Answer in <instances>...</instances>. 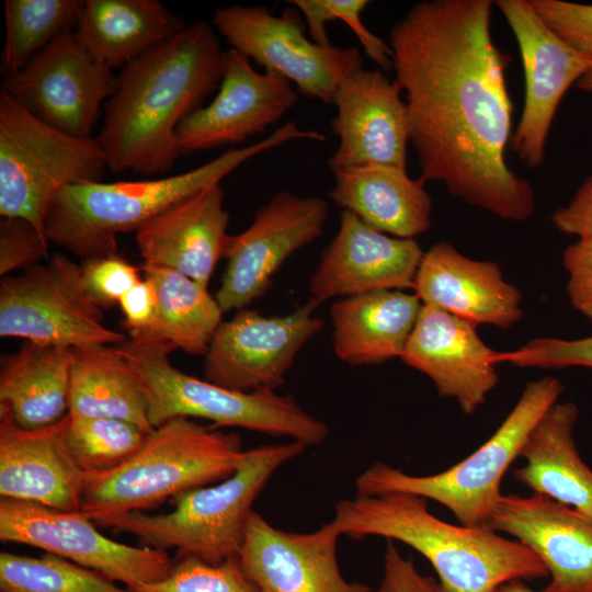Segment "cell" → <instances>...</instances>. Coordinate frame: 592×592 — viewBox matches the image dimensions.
<instances>
[{
  "instance_id": "obj_1",
  "label": "cell",
  "mask_w": 592,
  "mask_h": 592,
  "mask_svg": "<svg viewBox=\"0 0 592 592\" xmlns=\"http://www.w3.org/2000/svg\"><path fill=\"white\" fill-rule=\"evenodd\" d=\"M490 0L421 1L389 31L421 177L502 219L535 212L531 184L505 159L513 105Z\"/></svg>"
},
{
  "instance_id": "obj_2",
  "label": "cell",
  "mask_w": 592,
  "mask_h": 592,
  "mask_svg": "<svg viewBox=\"0 0 592 592\" xmlns=\"http://www.w3.org/2000/svg\"><path fill=\"white\" fill-rule=\"evenodd\" d=\"M223 56L213 26L201 20L126 65L96 136L107 169L168 172L181 156L177 128L219 88Z\"/></svg>"
},
{
  "instance_id": "obj_3",
  "label": "cell",
  "mask_w": 592,
  "mask_h": 592,
  "mask_svg": "<svg viewBox=\"0 0 592 592\" xmlns=\"http://www.w3.org/2000/svg\"><path fill=\"white\" fill-rule=\"evenodd\" d=\"M354 539L401 542L432 565L444 592H494L513 580L546 578L540 559L517 540L486 527L453 525L433 515L426 499L403 492L339 500L331 520Z\"/></svg>"
},
{
  "instance_id": "obj_4",
  "label": "cell",
  "mask_w": 592,
  "mask_h": 592,
  "mask_svg": "<svg viewBox=\"0 0 592 592\" xmlns=\"http://www.w3.org/2000/svg\"><path fill=\"white\" fill-rule=\"evenodd\" d=\"M296 139L325 140L317 130L294 121L250 146L229 149L183 173L136 181L90 182L64 187L45 219L48 242L82 260L117 253V235L137 231L150 219L202 187L220 183L247 160Z\"/></svg>"
},
{
  "instance_id": "obj_5",
  "label": "cell",
  "mask_w": 592,
  "mask_h": 592,
  "mask_svg": "<svg viewBox=\"0 0 592 592\" xmlns=\"http://www.w3.org/2000/svg\"><path fill=\"white\" fill-rule=\"evenodd\" d=\"M237 433L177 417L153 428L119 467L84 473L80 511L95 523L146 512L194 488L230 477L243 462Z\"/></svg>"
},
{
  "instance_id": "obj_6",
  "label": "cell",
  "mask_w": 592,
  "mask_h": 592,
  "mask_svg": "<svg viewBox=\"0 0 592 592\" xmlns=\"http://www.w3.org/2000/svg\"><path fill=\"white\" fill-rule=\"evenodd\" d=\"M305 449L297 441L247 449L230 477L174 497L171 512H130L96 524L130 534L143 546L162 551L174 548L178 559L220 563L239 557L254 500L273 474Z\"/></svg>"
},
{
  "instance_id": "obj_7",
  "label": "cell",
  "mask_w": 592,
  "mask_h": 592,
  "mask_svg": "<svg viewBox=\"0 0 592 592\" xmlns=\"http://www.w3.org/2000/svg\"><path fill=\"white\" fill-rule=\"evenodd\" d=\"M121 349L144 383L152 428L185 417L208 420L216 429L237 426L287 436L306 447L328 436V426L291 395L270 389L237 391L191 376L171 364L168 356L174 349L166 342L129 339Z\"/></svg>"
},
{
  "instance_id": "obj_8",
  "label": "cell",
  "mask_w": 592,
  "mask_h": 592,
  "mask_svg": "<svg viewBox=\"0 0 592 592\" xmlns=\"http://www.w3.org/2000/svg\"><path fill=\"white\" fill-rule=\"evenodd\" d=\"M562 391V383L555 377L528 382L496 432L464 460L428 476L408 475L385 463H375L357 476L356 494L411 493L444 505L462 525L481 527L502 496L503 475Z\"/></svg>"
},
{
  "instance_id": "obj_9",
  "label": "cell",
  "mask_w": 592,
  "mask_h": 592,
  "mask_svg": "<svg viewBox=\"0 0 592 592\" xmlns=\"http://www.w3.org/2000/svg\"><path fill=\"white\" fill-rule=\"evenodd\" d=\"M106 167L96 137L79 138L42 122L0 93V215L45 235L47 212L66 186L100 182Z\"/></svg>"
},
{
  "instance_id": "obj_10",
  "label": "cell",
  "mask_w": 592,
  "mask_h": 592,
  "mask_svg": "<svg viewBox=\"0 0 592 592\" xmlns=\"http://www.w3.org/2000/svg\"><path fill=\"white\" fill-rule=\"evenodd\" d=\"M0 337L80 349L126 342L103 323L87 293L81 265L61 253L0 283Z\"/></svg>"
},
{
  "instance_id": "obj_11",
  "label": "cell",
  "mask_w": 592,
  "mask_h": 592,
  "mask_svg": "<svg viewBox=\"0 0 592 592\" xmlns=\"http://www.w3.org/2000/svg\"><path fill=\"white\" fill-rule=\"evenodd\" d=\"M212 21L231 48L283 76L308 99L332 104L340 81L363 68L358 48L308 39L298 9L287 7L276 16L265 5L232 4L217 9Z\"/></svg>"
},
{
  "instance_id": "obj_12",
  "label": "cell",
  "mask_w": 592,
  "mask_h": 592,
  "mask_svg": "<svg viewBox=\"0 0 592 592\" xmlns=\"http://www.w3.org/2000/svg\"><path fill=\"white\" fill-rule=\"evenodd\" d=\"M117 76L78 41L75 30L55 38L23 69L4 77L1 92L47 125L89 138Z\"/></svg>"
},
{
  "instance_id": "obj_13",
  "label": "cell",
  "mask_w": 592,
  "mask_h": 592,
  "mask_svg": "<svg viewBox=\"0 0 592 592\" xmlns=\"http://www.w3.org/2000/svg\"><path fill=\"white\" fill-rule=\"evenodd\" d=\"M81 511L0 499V540L39 548L128 585L164 579L174 561L167 551L113 540Z\"/></svg>"
},
{
  "instance_id": "obj_14",
  "label": "cell",
  "mask_w": 592,
  "mask_h": 592,
  "mask_svg": "<svg viewBox=\"0 0 592 592\" xmlns=\"http://www.w3.org/2000/svg\"><path fill=\"white\" fill-rule=\"evenodd\" d=\"M312 298L291 314L240 309L221 321L205 354L204 379L243 392L276 390L304 348L325 326Z\"/></svg>"
},
{
  "instance_id": "obj_15",
  "label": "cell",
  "mask_w": 592,
  "mask_h": 592,
  "mask_svg": "<svg viewBox=\"0 0 592 592\" xmlns=\"http://www.w3.org/2000/svg\"><path fill=\"white\" fill-rule=\"evenodd\" d=\"M328 214L321 196L281 191L257 210L246 230L230 235L215 295L223 312L243 309L264 296L283 263L322 235Z\"/></svg>"
},
{
  "instance_id": "obj_16",
  "label": "cell",
  "mask_w": 592,
  "mask_h": 592,
  "mask_svg": "<svg viewBox=\"0 0 592 592\" xmlns=\"http://www.w3.org/2000/svg\"><path fill=\"white\" fill-rule=\"evenodd\" d=\"M517 42L525 78L524 104L510 146L530 168L545 161L546 141L558 105L592 65L560 38L535 12L530 0H498Z\"/></svg>"
},
{
  "instance_id": "obj_17",
  "label": "cell",
  "mask_w": 592,
  "mask_h": 592,
  "mask_svg": "<svg viewBox=\"0 0 592 592\" xmlns=\"http://www.w3.org/2000/svg\"><path fill=\"white\" fill-rule=\"evenodd\" d=\"M298 101L283 76L257 71L240 52L224 50L223 77L214 100L187 115L177 128L180 155L236 145L262 134Z\"/></svg>"
},
{
  "instance_id": "obj_18",
  "label": "cell",
  "mask_w": 592,
  "mask_h": 592,
  "mask_svg": "<svg viewBox=\"0 0 592 592\" xmlns=\"http://www.w3.org/2000/svg\"><path fill=\"white\" fill-rule=\"evenodd\" d=\"M401 92L379 69L362 68L340 81L332 100L337 115L330 122L339 138L328 160L332 171L367 164L406 169L410 129Z\"/></svg>"
},
{
  "instance_id": "obj_19",
  "label": "cell",
  "mask_w": 592,
  "mask_h": 592,
  "mask_svg": "<svg viewBox=\"0 0 592 592\" xmlns=\"http://www.w3.org/2000/svg\"><path fill=\"white\" fill-rule=\"evenodd\" d=\"M340 535L332 521L315 532L292 533L253 511L240 565L259 592H373L371 585L342 576L337 559Z\"/></svg>"
},
{
  "instance_id": "obj_20",
  "label": "cell",
  "mask_w": 592,
  "mask_h": 592,
  "mask_svg": "<svg viewBox=\"0 0 592 592\" xmlns=\"http://www.w3.org/2000/svg\"><path fill=\"white\" fill-rule=\"evenodd\" d=\"M482 527L530 548L550 576L542 592H592V517L534 493L502 494Z\"/></svg>"
},
{
  "instance_id": "obj_21",
  "label": "cell",
  "mask_w": 592,
  "mask_h": 592,
  "mask_svg": "<svg viewBox=\"0 0 592 592\" xmlns=\"http://www.w3.org/2000/svg\"><path fill=\"white\" fill-rule=\"evenodd\" d=\"M422 255L414 239L386 235L341 210L338 231L310 277L309 293L320 304L334 297L412 288Z\"/></svg>"
},
{
  "instance_id": "obj_22",
  "label": "cell",
  "mask_w": 592,
  "mask_h": 592,
  "mask_svg": "<svg viewBox=\"0 0 592 592\" xmlns=\"http://www.w3.org/2000/svg\"><path fill=\"white\" fill-rule=\"evenodd\" d=\"M477 326L423 305L401 360L426 375L442 397L453 398L473 414L498 384L494 357Z\"/></svg>"
},
{
  "instance_id": "obj_23",
  "label": "cell",
  "mask_w": 592,
  "mask_h": 592,
  "mask_svg": "<svg viewBox=\"0 0 592 592\" xmlns=\"http://www.w3.org/2000/svg\"><path fill=\"white\" fill-rule=\"evenodd\" d=\"M412 289L423 305L475 326L509 329L524 315L520 289L497 263L468 258L446 241L423 252Z\"/></svg>"
},
{
  "instance_id": "obj_24",
  "label": "cell",
  "mask_w": 592,
  "mask_h": 592,
  "mask_svg": "<svg viewBox=\"0 0 592 592\" xmlns=\"http://www.w3.org/2000/svg\"><path fill=\"white\" fill-rule=\"evenodd\" d=\"M220 183L177 202L136 231L144 265L175 270L208 287L230 238Z\"/></svg>"
},
{
  "instance_id": "obj_25",
  "label": "cell",
  "mask_w": 592,
  "mask_h": 592,
  "mask_svg": "<svg viewBox=\"0 0 592 592\" xmlns=\"http://www.w3.org/2000/svg\"><path fill=\"white\" fill-rule=\"evenodd\" d=\"M67 413L35 429L0 415V497L61 511H80L84 473L66 446Z\"/></svg>"
},
{
  "instance_id": "obj_26",
  "label": "cell",
  "mask_w": 592,
  "mask_h": 592,
  "mask_svg": "<svg viewBox=\"0 0 592 592\" xmlns=\"http://www.w3.org/2000/svg\"><path fill=\"white\" fill-rule=\"evenodd\" d=\"M329 197L386 235L413 239L431 227L432 200L425 179H412L406 169L367 164L338 169Z\"/></svg>"
},
{
  "instance_id": "obj_27",
  "label": "cell",
  "mask_w": 592,
  "mask_h": 592,
  "mask_svg": "<svg viewBox=\"0 0 592 592\" xmlns=\"http://www.w3.org/2000/svg\"><path fill=\"white\" fill-rule=\"evenodd\" d=\"M421 308L414 293L402 291L341 298L330 308L334 354L352 366L401 358Z\"/></svg>"
},
{
  "instance_id": "obj_28",
  "label": "cell",
  "mask_w": 592,
  "mask_h": 592,
  "mask_svg": "<svg viewBox=\"0 0 592 592\" xmlns=\"http://www.w3.org/2000/svg\"><path fill=\"white\" fill-rule=\"evenodd\" d=\"M578 415L572 401L549 408L528 434L520 452L525 465L514 469L513 476L534 493L592 517V469L573 439Z\"/></svg>"
},
{
  "instance_id": "obj_29",
  "label": "cell",
  "mask_w": 592,
  "mask_h": 592,
  "mask_svg": "<svg viewBox=\"0 0 592 592\" xmlns=\"http://www.w3.org/2000/svg\"><path fill=\"white\" fill-rule=\"evenodd\" d=\"M72 349L24 340L0 361V415L35 429L68 413Z\"/></svg>"
},
{
  "instance_id": "obj_30",
  "label": "cell",
  "mask_w": 592,
  "mask_h": 592,
  "mask_svg": "<svg viewBox=\"0 0 592 592\" xmlns=\"http://www.w3.org/2000/svg\"><path fill=\"white\" fill-rule=\"evenodd\" d=\"M158 0H84L75 30L79 43L107 67L121 68L185 27Z\"/></svg>"
},
{
  "instance_id": "obj_31",
  "label": "cell",
  "mask_w": 592,
  "mask_h": 592,
  "mask_svg": "<svg viewBox=\"0 0 592 592\" xmlns=\"http://www.w3.org/2000/svg\"><path fill=\"white\" fill-rule=\"evenodd\" d=\"M68 413L132 422L153 430L144 383L121 346L72 349Z\"/></svg>"
},
{
  "instance_id": "obj_32",
  "label": "cell",
  "mask_w": 592,
  "mask_h": 592,
  "mask_svg": "<svg viewBox=\"0 0 592 592\" xmlns=\"http://www.w3.org/2000/svg\"><path fill=\"white\" fill-rule=\"evenodd\" d=\"M157 292L150 326L130 340L160 341L187 354L204 355L220 325L223 310L206 286L171 269L143 265Z\"/></svg>"
},
{
  "instance_id": "obj_33",
  "label": "cell",
  "mask_w": 592,
  "mask_h": 592,
  "mask_svg": "<svg viewBox=\"0 0 592 592\" xmlns=\"http://www.w3.org/2000/svg\"><path fill=\"white\" fill-rule=\"evenodd\" d=\"M84 0H5L1 73L23 69L62 33L76 30Z\"/></svg>"
},
{
  "instance_id": "obj_34",
  "label": "cell",
  "mask_w": 592,
  "mask_h": 592,
  "mask_svg": "<svg viewBox=\"0 0 592 592\" xmlns=\"http://www.w3.org/2000/svg\"><path fill=\"white\" fill-rule=\"evenodd\" d=\"M0 592H133L104 574L59 556L0 553Z\"/></svg>"
},
{
  "instance_id": "obj_35",
  "label": "cell",
  "mask_w": 592,
  "mask_h": 592,
  "mask_svg": "<svg viewBox=\"0 0 592 592\" xmlns=\"http://www.w3.org/2000/svg\"><path fill=\"white\" fill-rule=\"evenodd\" d=\"M68 414L66 446L83 473L119 467L140 449L149 433L124 420Z\"/></svg>"
},
{
  "instance_id": "obj_36",
  "label": "cell",
  "mask_w": 592,
  "mask_h": 592,
  "mask_svg": "<svg viewBox=\"0 0 592 592\" xmlns=\"http://www.w3.org/2000/svg\"><path fill=\"white\" fill-rule=\"evenodd\" d=\"M127 588L133 592H259L244 574L239 557L220 563L180 558L164 579Z\"/></svg>"
},
{
  "instance_id": "obj_37",
  "label": "cell",
  "mask_w": 592,
  "mask_h": 592,
  "mask_svg": "<svg viewBox=\"0 0 592 592\" xmlns=\"http://www.w3.org/2000/svg\"><path fill=\"white\" fill-rule=\"evenodd\" d=\"M304 15L311 41L331 45L326 24L335 20L343 21L357 37L366 55L383 70L392 69V53L389 44L373 34L362 22L361 14L368 5L367 0H292Z\"/></svg>"
},
{
  "instance_id": "obj_38",
  "label": "cell",
  "mask_w": 592,
  "mask_h": 592,
  "mask_svg": "<svg viewBox=\"0 0 592 592\" xmlns=\"http://www.w3.org/2000/svg\"><path fill=\"white\" fill-rule=\"evenodd\" d=\"M496 363H510L517 367L592 368V335L579 339L537 338L523 346L498 352Z\"/></svg>"
},
{
  "instance_id": "obj_39",
  "label": "cell",
  "mask_w": 592,
  "mask_h": 592,
  "mask_svg": "<svg viewBox=\"0 0 592 592\" xmlns=\"http://www.w3.org/2000/svg\"><path fill=\"white\" fill-rule=\"evenodd\" d=\"M80 265L84 288L102 309L118 304L143 278L140 269L117 253L84 259Z\"/></svg>"
},
{
  "instance_id": "obj_40",
  "label": "cell",
  "mask_w": 592,
  "mask_h": 592,
  "mask_svg": "<svg viewBox=\"0 0 592 592\" xmlns=\"http://www.w3.org/2000/svg\"><path fill=\"white\" fill-rule=\"evenodd\" d=\"M48 240L30 221L18 217L0 220V275L26 270L48 255Z\"/></svg>"
},
{
  "instance_id": "obj_41",
  "label": "cell",
  "mask_w": 592,
  "mask_h": 592,
  "mask_svg": "<svg viewBox=\"0 0 592 592\" xmlns=\"http://www.w3.org/2000/svg\"><path fill=\"white\" fill-rule=\"evenodd\" d=\"M539 18L566 43L592 57V4L530 0Z\"/></svg>"
},
{
  "instance_id": "obj_42",
  "label": "cell",
  "mask_w": 592,
  "mask_h": 592,
  "mask_svg": "<svg viewBox=\"0 0 592 592\" xmlns=\"http://www.w3.org/2000/svg\"><path fill=\"white\" fill-rule=\"evenodd\" d=\"M571 306L592 322V237L578 238L562 252Z\"/></svg>"
},
{
  "instance_id": "obj_43",
  "label": "cell",
  "mask_w": 592,
  "mask_h": 592,
  "mask_svg": "<svg viewBox=\"0 0 592 592\" xmlns=\"http://www.w3.org/2000/svg\"><path fill=\"white\" fill-rule=\"evenodd\" d=\"M378 592H444V590L432 577L418 571L412 557H403L394 542L387 540Z\"/></svg>"
},
{
  "instance_id": "obj_44",
  "label": "cell",
  "mask_w": 592,
  "mask_h": 592,
  "mask_svg": "<svg viewBox=\"0 0 592 592\" xmlns=\"http://www.w3.org/2000/svg\"><path fill=\"white\" fill-rule=\"evenodd\" d=\"M551 223L561 234L578 238L592 237V173L570 202L553 213Z\"/></svg>"
},
{
  "instance_id": "obj_45",
  "label": "cell",
  "mask_w": 592,
  "mask_h": 592,
  "mask_svg": "<svg viewBox=\"0 0 592 592\" xmlns=\"http://www.w3.org/2000/svg\"><path fill=\"white\" fill-rule=\"evenodd\" d=\"M157 303L155 285L145 276L121 297L118 305L124 316L123 326L129 338L150 326Z\"/></svg>"
},
{
  "instance_id": "obj_46",
  "label": "cell",
  "mask_w": 592,
  "mask_h": 592,
  "mask_svg": "<svg viewBox=\"0 0 592 592\" xmlns=\"http://www.w3.org/2000/svg\"><path fill=\"white\" fill-rule=\"evenodd\" d=\"M494 592H536L524 583L523 580H513L498 587Z\"/></svg>"
},
{
  "instance_id": "obj_47",
  "label": "cell",
  "mask_w": 592,
  "mask_h": 592,
  "mask_svg": "<svg viewBox=\"0 0 592 592\" xmlns=\"http://www.w3.org/2000/svg\"><path fill=\"white\" fill-rule=\"evenodd\" d=\"M577 88L582 91L592 93V65L577 82Z\"/></svg>"
}]
</instances>
